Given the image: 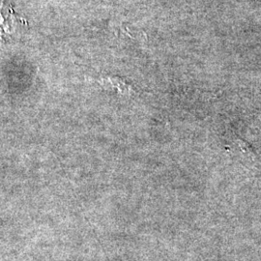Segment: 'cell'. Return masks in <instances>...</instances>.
<instances>
[{
	"label": "cell",
	"instance_id": "obj_1",
	"mask_svg": "<svg viewBox=\"0 0 261 261\" xmlns=\"http://www.w3.org/2000/svg\"><path fill=\"white\" fill-rule=\"evenodd\" d=\"M99 84H101L106 89L115 90L117 93L121 95H130L133 93V87L127 84L123 79L113 75H103L97 80Z\"/></svg>",
	"mask_w": 261,
	"mask_h": 261
}]
</instances>
